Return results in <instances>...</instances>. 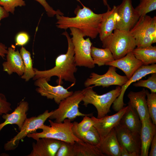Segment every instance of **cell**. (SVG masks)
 <instances>
[{"instance_id": "b9f144b4", "label": "cell", "mask_w": 156, "mask_h": 156, "mask_svg": "<svg viewBox=\"0 0 156 156\" xmlns=\"http://www.w3.org/2000/svg\"><path fill=\"white\" fill-rule=\"evenodd\" d=\"M9 15V13L7 12L3 7L0 5V26L1 21L3 19L8 17Z\"/></svg>"}, {"instance_id": "ab89813d", "label": "cell", "mask_w": 156, "mask_h": 156, "mask_svg": "<svg viewBox=\"0 0 156 156\" xmlns=\"http://www.w3.org/2000/svg\"><path fill=\"white\" fill-rule=\"evenodd\" d=\"M120 145L121 156H139L136 153H129L123 146Z\"/></svg>"}, {"instance_id": "f1b7e54d", "label": "cell", "mask_w": 156, "mask_h": 156, "mask_svg": "<svg viewBox=\"0 0 156 156\" xmlns=\"http://www.w3.org/2000/svg\"><path fill=\"white\" fill-rule=\"evenodd\" d=\"M20 52L23 60L24 67V73L21 78L27 81L33 78L35 75L31 54L30 52L23 46L20 49Z\"/></svg>"}, {"instance_id": "603a6c76", "label": "cell", "mask_w": 156, "mask_h": 156, "mask_svg": "<svg viewBox=\"0 0 156 156\" xmlns=\"http://www.w3.org/2000/svg\"><path fill=\"white\" fill-rule=\"evenodd\" d=\"M97 146L105 156H121L120 145L114 128L101 140Z\"/></svg>"}, {"instance_id": "60d3db41", "label": "cell", "mask_w": 156, "mask_h": 156, "mask_svg": "<svg viewBox=\"0 0 156 156\" xmlns=\"http://www.w3.org/2000/svg\"><path fill=\"white\" fill-rule=\"evenodd\" d=\"M8 51V48L4 44L0 42V56L3 58L6 56Z\"/></svg>"}, {"instance_id": "9a60e30c", "label": "cell", "mask_w": 156, "mask_h": 156, "mask_svg": "<svg viewBox=\"0 0 156 156\" xmlns=\"http://www.w3.org/2000/svg\"><path fill=\"white\" fill-rule=\"evenodd\" d=\"M128 105L123 107L115 114L98 118L92 116L94 121V126L98 131L101 140L119 124L122 117L127 109Z\"/></svg>"}, {"instance_id": "f35d334b", "label": "cell", "mask_w": 156, "mask_h": 156, "mask_svg": "<svg viewBox=\"0 0 156 156\" xmlns=\"http://www.w3.org/2000/svg\"><path fill=\"white\" fill-rule=\"evenodd\" d=\"M151 149L149 153V156H156V134H155L151 142Z\"/></svg>"}, {"instance_id": "7c38bea8", "label": "cell", "mask_w": 156, "mask_h": 156, "mask_svg": "<svg viewBox=\"0 0 156 156\" xmlns=\"http://www.w3.org/2000/svg\"><path fill=\"white\" fill-rule=\"evenodd\" d=\"M35 81L34 85L38 87L36 89V92L48 99H53L58 105L62 100L70 95L73 92L68 91L60 85L56 86H51L44 78H39Z\"/></svg>"}, {"instance_id": "d6986e66", "label": "cell", "mask_w": 156, "mask_h": 156, "mask_svg": "<svg viewBox=\"0 0 156 156\" xmlns=\"http://www.w3.org/2000/svg\"><path fill=\"white\" fill-rule=\"evenodd\" d=\"M142 65V62L135 57L132 52L129 53L122 57L115 60L106 64L121 70L129 79Z\"/></svg>"}, {"instance_id": "3957f363", "label": "cell", "mask_w": 156, "mask_h": 156, "mask_svg": "<svg viewBox=\"0 0 156 156\" xmlns=\"http://www.w3.org/2000/svg\"><path fill=\"white\" fill-rule=\"evenodd\" d=\"M50 126L44 124L39 128L42 131L40 133H33L27 136L36 140L39 138H47L74 144L81 140L76 137L72 131L73 123L68 119H65L62 122H56L49 120Z\"/></svg>"}, {"instance_id": "484cf974", "label": "cell", "mask_w": 156, "mask_h": 156, "mask_svg": "<svg viewBox=\"0 0 156 156\" xmlns=\"http://www.w3.org/2000/svg\"><path fill=\"white\" fill-rule=\"evenodd\" d=\"M72 129L75 135L84 142L92 145L97 146L101 141L99 134L94 126L87 131L82 133L77 129L75 125L73 122Z\"/></svg>"}, {"instance_id": "5bb4252c", "label": "cell", "mask_w": 156, "mask_h": 156, "mask_svg": "<svg viewBox=\"0 0 156 156\" xmlns=\"http://www.w3.org/2000/svg\"><path fill=\"white\" fill-rule=\"evenodd\" d=\"M153 73H156V64H155L150 65H142L139 67L126 83L121 87L120 94L113 103V109L118 112L124 107V94L128 87L132 83L138 81L148 75Z\"/></svg>"}, {"instance_id": "277c9868", "label": "cell", "mask_w": 156, "mask_h": 156, "mask_svg": "<svg viewBox=\"0 0 156 156\" xmlns=\"http://www.w3.org/2000/svg\"><path fill=\"white\" fill-rule=\"evenodd\" d=\"M94 87L90 86L82 90L83 94L82 101L85 107L89 104L93 105L97 111V118H100L106 116L109 112L111 105L120 94L121 87L118 86L114 89L99 95L94 91Z\"/></svg>"}, {"instance_id": "8fae6325", "label": "cell", "mask_w": 156, "mask_h": 156, "mask_svg": "<svg viewBox=\"0 0 156 156\" xmlns=\"http://www.w3.org/2000/svg\"><path fill=\"white\" fill-rule=\"evenodd\" d=\"M117 6L118 14L116 29L129 31L140 16L133 6L131 0H123Z\"/></svg>"}, {"instance_id": "83f0119b", "label": "cell", "mask_w": 156, "mask_h": 156, "mask_svg": "<svg viewBox=\"0 0 156 156\" xmlns=\"http://www.w3.org/2000/svg\"><path fill=\"white\" fill-rule=\"evenodd\" d=\"M75 156H105L97 146L91 145L82 141L74 143Z\"/></svg>"}, {"instance_id": "30bf717a", "label": "cell", "mask_w": 156, "mask_h": 156, "mask_svg": "<svg viewBox=\"0 0 156 156\" xmlns=\"http://www.w3.org/2000/svg\"><path fill=\"white\" fill-rule=\"evenodd\" d=\"M116 71V67L109 66L107 72L103 75L92 73L85 81L84 85L86 87L92 85H94V87L102 86L103 88L112 85L121 87L129 79L126 76L119 75Z\"/></svg>"}, {"instance_id": "f546056e", "label": "cell", "mask_w": 156, "mask_h": 156, "mask_svg": "<svg viewBox=\"0 0 156 156\" xmlns=\"http://www.w3.org/2000/svg\"><path fill=\"white\" fill-rule=\"evenodd\" d=\"M146 102L149 116L153 124L156 125V94L150 93L146 90Z\"/></svg>"}, {"instance_id": "1f68e13d", "label": "cell", "mask_w": 156, "mask_h": 156, "mask_svg": "<svg viewBox=\"0 0 156 156\" xmlns=\"http://www.w3.org/2000/svg\"><path fill=\"white\" fill-rule=\"evenodd\" d=\"M136 87H143L148 88L151 92H156V73L152 74L151 76L146 80L140 79L133 84Z\"/></svg>"}, {"instance_id": "e575fe53", "label": "cell", "mask_w": 156, "mask_h": 156, "mask_svg": "<svg viewBox=\"0 0 156 156\" xmlns=\"http://www.w3.org/2000/svg\"><path fill=\"white\" fill-rule=\"evenodd\" d=\"M77 129L82 133L85 132L89 130L94 126V122L92 116L91 118L89 116H84L82 121L79 123L75 121L73 122Z\"/></svg>"}, {"instance_id": "52a82bcc", "label": "cell", "mask_w": 156, "mask_h": 156, "mask_svg": "<svg viewBox=\"0 0 156 156\" xmlns=\"http://www.w3.org/2000/svg\"><path fill=\"white\" fill-rule=\"evenodd\" d=\"M130 32L135 40L136 47L151 45L156 42V17L146 15L140 17Z\"/></svg>"}, {"instance_id": "836d02e7", "label": "cell", "mask_w": 156, "mask_h": 156, "mask_svg": "<svg viewBox=\"0 0 156 156\" xmlns=\"http://www.w3.org/2000/svg\"><path fill=\"white\" fill-rule=\"evenodd\" d=\"M74 143L62 141L55 156H75Z\"/></svg>"}, {"instance_id": "ffe728a7", "label": "cell", "mask_w": 156, "mask_h": 156, "mask_svg": "<svg viewBox=\"0 0 156 156\" xmlns=\"http://www.w3.org/2000/svg\"><path fill=\"white\" fill-rule=\"evenodd\" d=\"M140 133L141 150L140 156H148L151 142L156 134V125L153 124L150 118L142 120Z\"/></svg>"}, {"instance_id": "7a4b0ae2", "label": "cell", "mask_w": 156, "mask_h": 156, "mask_svg": "<svg viewBox=\"0 0 156 156\" xmlns=\"http://www.w3.org/2000/svg\"><path fill=\"white\" fill-rule=\"evenodd\" d=\"M62 34L65 36L67 39L68 47L66 53L56 57L55 65L52 68L40 70L34 68L35 75L33 80L42 78L48 82L52 77L55 76L58 77L56 82L58 85L62 84L63 80L73 84L75 83L76 79L74 73L77 72V68L75 60L74 46L71 38L66 31Z\"/></svg>"}, {"instance_id": "d6a6232c", "label": "cell", "mask_w": 156, "mask_h": 156, "mask_svg": "<svg viewBox=\"0 0 156 156\" xmlns=\"http://www.w3.org/2000/svg\"><path fill=\"white\" fill-rule=\"evenodd\" d=\"M0 5L8 12L14 14L16 7L25 6V3L24 0H0Z\"/></svg>"}, {"instance_id": "8992f818", "label": "cell", "mask_w": 156, "mask_h": 156, "mask_svg": "<svg viewBox=\"0 0 156 156\" xmlns=\"http://www.w3.org/2000/svg\"><path fill=\"white\" fill-rule=\"evenodd\" d=\"M83 97L82 90L73 92L72 94L60 102L58 108L53 110V113L49 118L54 119V122L59 123L62 122L66 118L71 121L77 117L91 116L92 114H84L79 110V105L82 101Z\"/></svg>"}, {"instance_id": "e0dca14e", "label": "cell", "mask_w": 156, "mask_h": 156, "mask_svg": "<svg viewBox=\"0 0 156 156\" xmlns=\"http://www.w3.org/2000/svg\"><path fill=\"white\" fill-rule=\"evenodd\" d=\"M6 56V61L2 64L3 70L9 75L15 73L21 76L23 73L24 67L20 51L18 49L16 50L15 47L12 45L8 48Z\"/></svg>"}, {"instance_id": "4fadbf2b", "label": "cell", "mask_w": 156, "mask_h": 156, "mask_svg": "<svg viewBox=\"0 0 156 156\" xmlns=\"http://www.w3.org/2000/svg\"><path fill=\"white\" fill-rule=\"evenodd\" d=\"M114 129L120 145L124 147L129 153H135L140 156V135L132 132L119 124Z\"/></svg>"}, {"instance_id": "74e56055", "label": "cell", "mask_w": 156, "mask_h": 156, "mask_svg": "<svg viewBox=\"0 0 156 156\" xmlns=\"http://www.w3.org/2000/svg\"><path fill=\"white\" fill-rule=\"evenodd\" d=\"M29 36L27 33L25 32H21L18 33L15 38L16 45L23 46L29 41Z\"/></svg>"}, {"instance_id": "d4e9b609", "label": "cell", "mask_w": 156, "mask_h": 156, "mask_svg": "<svg viewBox=\"0 0 156 156\" xmlns=\"http://www.w3.org/2000/svg\"><path fill=\"white\" fill-rule=\"evenodd\" d=\"M131 52L135 57L142 62L143 65H149L156 63L155 46L151 45L145 47H136Z\"/></svg>"}, {"instance_id": "6da1fadb", "label": "cell", "mask_w": 156, "mask_h": 156, "mask_svg": "<svg viewBox=\"0 0 156 156\" xmlns=\"http://www.w3.org/2000/svg\"><path fill=\"white\" fill-rule=\"evenodd\" d=\"M83 8L77 5L74 13L76 16L68 17L63 15L56 14L57 28L64 30L73 27L79 30L85 37L94 39L99 34L100 26L104 13L97 14L84 6L80 0H77Z\"/></svg>"}, {"instance_id": "8d00e7d4", "label": "cell", "mask_w": 156, "mask_h": 156, "mask_svg": "<svg viewBox=\"0 0 156 156\" xmlns=\"http://www.w3.org/2000/svg\"><path fill=\"white\" fill-rule=\"evenodd\" d=\"M39 3L44 8L46 13L50 17H53L56 14L63 15V14L60 10H54L47 2L46 0H35Z\"/></svg>"}, {"instance_id": "ba28073f", "label": "cell", "mask_w": 156, "mask_h": 156, "mask_svg": "<svg viewBox=\"0 0 156 156\" xmlns=\"http://www.w3.org/2000/svg\"><path fill=\"white\" fill-rule=\"evenodd\" d=\"M74 46L75 58L77 66L91 69L95 66L91 54L92 43L89 38L85 39L84 36L79 29L69 28Z\"/></svg>"}, {"instance_id": "7bdbcfd3", "label": "cell", "mask_w": 156, "mask_h": 156, "mask_svg": "<svg viewBox=\"0 0 156 156\" xmlns=\"http://www.w3.org/2000/svg\"><path fill=\"white\" fill-rule=\"evenodd\" d=\"M103 4L107 6L108 10H110L111 8H110L109 5L108 4L107 0H102Z\"/></svg>"}, {"instance_id": "4316f807", "label": "cell", "mask_w": 156, "mask_h": 156, "mask_svg": "<svg viewBox=\"0 0 156 156\" xmlns=\"http://www.w3.org/2000/svg\"><path fill=\"white\" fill-rule=\"evenodd\" d=\"M91 54L94 64L99 66L106 65L115 60L112 52L107 48H99L92 46Z\"/></svg>"}, {"instance_id": "2e32d148", "label": "cell", "mask_w": 156, "mask_h": 156, "mask_svg": "<svg viewBox=\"0 0 156 156\" xmlns=\"http://www.w3.org/2000/svg\"><path fill=\"white\" fill-rule=\"evenodd\" d=\"M32 143V150L27 156H55L62 141L47 138H39Z\"/></svg>"}, {"instance_id": "cb8c5ba5", "label": "cell", "mask_w": 156, "mask_h": 156, "mask_svg": "<svg viewBox=\"0 0 156 156\" xmlns=\"http://www.w3.org/2000/svg\"><path fill=\"white\" fill-rule=\"evenodd\" d=\"M119 124L132 132L140 135L141 121L136 110L128 103L127 109Z\"/></svg>"}, {"instance_id": "9c48e42d", "label": "cell", "mask_w": 156, "mask_h": 156, "mask_svg": "<svg viewBox=\"0 0 156 156\" xmlns=\"http://www.w3.org/2000/svg\"><path fill=\"white\" fill-rule=\"evenodd\" d=\"M53 111L49 112L45 110L43 113L37 116L27 118L23 125L16 135L10 140L8 141L4 145L5 151L14 150L17 147L20 141L25 138L29 134L35 132L52 114Z\"/></svg>"}, {"instance_id": "ee69618b", "label": "cell", "mask_w": 156, "mask_h": 156, "mask_svg": "<svg viewBox=\"0 0 156 156\" xmlns=\"http://www.w3.org/2000/svg\"><path fill=\"white\" fill-rule=\"evenodd\" d=\"M1 57L0 56V59Z\"/></svg>"}, {"instance_id": "5b68a950", "label": "cell", "mask_w": 156, "mask_h": 156, "mask_svg": "<svg viewBox=\"0 0 156 156\" xmlns=\"http://www.w3.org/2000/svg\"><path fill=\"white\" fill-rule=\"evenodd\" d=\"M102 42L103 47L110 51L115 60L123 57L136 47L135 40L130 31L116 29Z\"/></svg>"}, {"instance_id": "7402d4cb", "label": "cell", "mask_w": 156, "mask_h": 156, "mask_svg": "<svg viewBox=\"0 0 156 156\" xmlns=\"http://www.w3.org/2000/svg\"><path fill=\"white\" fill-rule=\"evenodd\" d=\"M127 96L129 100L128 103L136 110L141 121L150 117L146 99V91L144 88L138 92L131 91Z\"/></svg>"}, {"instance_id": "d590c367", "label": "cell", "mask_w": 156, "mask_h": 156, "mask_svg": "<svg viewBox=\"0 0 156 156\" xmlns=\"http://www.w3.org/2000/svg\"><path fill=\"white\" fill-rule=\"evenodd\" d=\"M12 110L11 104L7 101L5 96L0 93V116Z\"/></svg>"}, {"instance_id": "44dd1931", "label": "cell", "mask_w": 156, "mask_h": 156, "mask_svg": "<svg viewBox=\"0 0 156 156\" xmlns=\"http://www.w3.org/2000/svg\"><path fill=\"white\" fill-rule=\"evenodd\" d=\"M117 6L114 5L110 10L104 13L99 31V37L102 41L109 36L116 29L118 20Z\"/></svg>"}, {"instance_id": "ac0fdd59", "label": "cell", "mask_w": 156, "mask_h": 156, "mask_svg": "<svg viewBox=\"0 0 156 156\" xmlns=\"http://www.w3.org/2000/svg\"><path fill=\"white\" fill-rule=\"evenodd\" d=\"M29 109L28 102L24 100L21 101L14 110L11 114L6 113L2 115V117L5 120L0 124V132L6 125L15 124L18 126L20 131L27 118V112Z\"/></svg>"}, {"instance_id": "4dcf8cb0", "label": "cell", "mask_w": 156, "mask_h": 156, "mask_svg": "<svg viewBox=\"0 0 156 156\" xmlns=\"http://www.w3.org/2000/svg\"><path fill=\"white\" fill-rule=\"evenodd\" d=\"M140 17L144 16L156 9V0H140L139 5L135 8Z\"/></svg>"}]
</instances>
